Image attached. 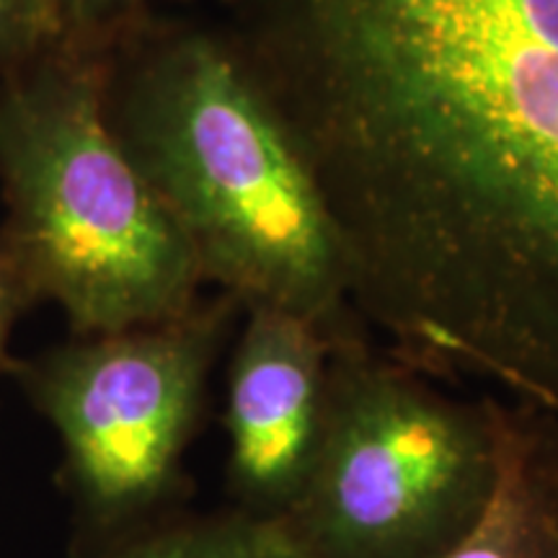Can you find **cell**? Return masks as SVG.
I'll list each match as a JSON object with an SVG mask.
<instances>
[{"label": "cell", "instance_id": "cell-8", "mask_svg": "<svg viewBox=\"0 0 558 558\" xmlns=\"http://www.w3.org/2000/svg\"><path fill=\"white\" fill-rule=\"evenodd\" d=\"M94 558H311L282 514L233 507L202 518L156 520Z\"/></svg>", "mask_w": 558, "mask_h": 558}, {"label": "cell", "instance_id": "cell-3", "mask_svg": "<svg viewBox=\"0 0 558 558\" xmlns=\"http://www.w3.org/2000/svg\"><path fill=\"white\" fill-rule=\"evenodd\" d=\"M9 243L37 300L75 337L177 318L205 279L169 209L104 114V58L52 41L0 81Z\"/></svg>", "mask_w": 558, "mask_h": 558}, {"label": "cell", "instance_id": "cell-2", "mask_svg": "<svg viewBox=\"0 0 558 558\" xmlns=\"http://www.w3.org/2000/svg\"><path fill=\"white\" fill-rule=\"evenodd\" d=\"M104 114L205 284L243 311L308 320L337 347L367 337L316 181L218 21L156 11L117 41Z\"/></svg>", "mask_w": 558, "mask_h": 558}, {"label": "cell", "instance_id": "cell-7", "mask_svg": "<svg viewBox=\"0 0 558 558\" xmlns=\"http://www.w3.org/2000/svg\"><path fill=\"white\" fill-rule=\"evenodd\" d=\"M437 558H558V418L497 401V481L476 525Z\"/></svg>", "mask_w": 558, "mask_h": 558}, {"label": "cell", "instance_id": "cell-12", "mask_svg": "<svg viewBox=\"0 0 558 558\" xmlns=\"http://www.w3.org/2000/svg\"><path fill=\"white\" fill-rule=\"evenodd\" d=\"M546 411H550V414L558 418V403H554V407H546Z\"/></svg>", "mask_w": 558, "mask_h": 558}, {"label": "cell", "instance_id": "cell-11", "mask_svg": "<svg viewBox=\"0 0 558 558\" xmlns=\"http://www.w3.org/2000/svg\"><path fill=\"white\" fill-rule=\"evenodd\" d=\"M32 303H37V298H34L19 262L13 259L3 233H0V369L9 365V341L13 326Z\"/></svg>", "mask_w": 558, "mask_h": 558}, {"label": "cell", "instance_id": "cell-10", "mask_svg": "<svg viewBox=\"0 0 558 558\" xmlns=\"http://www.w3.org/2000/svg\"><path fill=\"white\" fill-rule=\"evenodd\" d=\"M54 41L52 0H0V81Z\"/></svg>", "mask_w": 558, "mask_h": 558}, {"label": "cell", "instance_id": "cell-1", "mask_svg": "<svg viewBox=\"0 0 558 558\" xmlns=\"http://www.w3.org/2000/svg\"><path fill=\"white\" fill-rule=\"evenodd\" d=\"M329 209L365 326L558 403V0H209Z\"/></svg>", "mask_w": 558, "mask_h": 558}, {"label": "cell", "instance_id": "cell-4", "mask_svg": "<svg viewBox=\"0 0 558 558\" xmlns=\"http://www.w3.org/2000/svg\"><path fill=\"white\" fill-rule=\"evenodd\" d=\"M497 481V401H458L369 339L333 349L316 469L288 514L311 558H437Z\"/></svg>", "mask_w": 558, "mask_h": 558}, {"label": "cell", "instance_id": "cell-9", "mask_svg": "<svg viewBox=\"0 0 558 558\" xmlns=\"http://www.w3.org/2000/svg\"><path fill=\"white\" fill-rule=\"evenodd\" d=\"M156 13V0H52L54 41L99 54L122 41Z\"/></svg>", "mask_w": 558, "mask_h": 558}, {"label": "cell", "instance_id": "cell-5", "mask_svg": "<svg viewBox=\"0 0 558 558\" xmlns=\"http://www.w3.org/2000/svg\"><path fill=\"white\" fill-rule=\"evenodd\" d=\"M241 316L233 298L215 292L177 318L75 337L13 365L58 432L62 476L101 548L153 525L190 488L186 448Z\"/></svg>", "mask_w": 558, "mask_h": 558}, {"label": "cell", "instance_id": "cell-6", "mask_svg": "<svg viewBox=\"0 0 558 558\" xmlns=\"http://www.w3.org/2000/svg\"><path fill=\"white\" fill-rule=\"evenodd\" d=\"M337 344L308 320L243 311L228 365V488L235 507L288 514L316 469Z\"/></svg>", "mask_w": 558, "mask_h": 558}]
</instances>
